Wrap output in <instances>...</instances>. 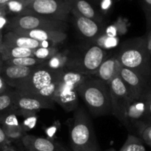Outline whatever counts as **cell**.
Instances as JSON below:
<instances>
[{
  "instance_id": "7c38bea8",
  "label": "cell",
  "mask_w": 151,
  "mask_h": 151,
  "mask_svg": "<svg viewBox=\"0 0 151 151\" xmlns=\"http://www.w3.org/2000/svg\"><path fill=\"white\" fill-rule=\"evenodd\" d=\"M77 88V87L68 85L61 81L59 76L56 91L52 100L55 103L59 104L66 111H75L78 108Z\"/></svg>"
},
{
  "instance_id": "484cf974",
  "label": "cell",
  "mask_w": 151,
  "mask_h": 151,
  "mask_svg": "<svg viewBox=\"0 0 151 151\" xmlns=\"http://www.w3.org/2000/svg\"><path fill=\"white\" fill-rule=\"evenodd\" d=\"M120 38H117V37H110L108 35H105L102 32L101 35H99L97 37L96 40L93 42V44H96V46L102 48V50H110L112 49L118 47V44H119Z\"/></svg>"
},
{
  "instance_id": "9a60e30c",
  "label": "cell",
  "mask_w": 151,
  "mask_h": 151,
  "mask_svg": "<svg viewBox=\"0 0 151 151\" xmlns=\"http://www.w3.org/2000/svg\"><path fill=\"white\" fill-rule=\"evenodd\" d=\"M22 142L25 149H33L38 151H69L60 143L56 142L50 139L28 134L22 139Z\"/></svg>"
},
{
  "instance_id": "d6a6232c",
  "label": "cell",
  "mask_w": 151,
  "mask_h": 151,
  "mask_svg": "<svg viewBox=\"0 0 151 151\" xmlns=\"http://www.w3.org/2000/svg\"><path fill=\"white\" fill-rule=\"evenodd\" d=\"M145 144L147 145L151 148V125H148L143 129L139 135Z\"/></svg>"
},
{
  "instance_id": "e0dca14e",
  "label": "cell",
  "mask_w": 151,
  "mask_h": 151,
  "mask_svg": "<svg viewBox=\"0 0 151 151\" xmlns=\"http://www.w3.org/2000/svg\"><path fill=\"white\" fill-rule=\"evenodd\" d=\"M121 67L122 66L115 55L107 57L100 65L94 76L109 85L111 81L119 75Z\"/></svg>"
},
{
  "instance_id": "e575fe53",
  "label": "cell",
  "mask_w": 151,
  "mask_h": 151,
  "mask_svg": "<svg viewBox=\"0 0 151 151\" xmlns=\"http://www.w3.org/2000/svg\"><path fill=\"white\" fill-rule=\"evenodd\" d=\"M147 106V113L149 119L151 122V90L148 91L144 97Z\"/></svg>"
},
{
  "instance_id": "bcb514c9",
  "label": "cell",
  "mask_w": 151,
  "mask_h": 151,
  "mask_svg": "<svg viewBox=\"0 0 151 151\" xmlns=\"http://www.w3.org/2000/svg\"><path fill=\"white\" fill-rule=\"evenodd\" d=\"M34 1V0H30V1Z\"/></svg>"
},
{
  "instance_id": "5bb4252c",
  "label": "cell",
  "mask_w": 151,
  "mask_h": 151,
  "mask_svg": "<svg viewBox=\"0 0 151 151\" xmlns=\"http://www.w3.org/2000/svg\"><path fill=\"white\" fill-rule=\"evenodd\" d=\"M73 19L76 28L84 38L89 41H93L102 33L105 27L103 23L96 22L88 18L83 17L78 15H73Z\"/></svg>"
},
{
  "instance_id": "d4e9b609",
  "label": "cell",
  "mask_w": 151,
  "mask_h": 151,
  "mask_svg": "<svg viewBox=\"0 0 151 151\" xmlns=\"http://www.w3.org/2000/svg\"><path fill=\"white\" fill-rule=\"evenodd\" d=\"M118 151H146V148L140 137L130 134Z\"/></svg>"
},
{
  "instance_id": "5b68a950",
  "label": "cell",
  "mask_w": 151,
  "mask_h": 151,
  "mask_svg": "<svg viewBox=\"0 0 151 151\" xmlns=\"http://www.w3.org/2000/svg\"><path fill=\"white\" fill-rule=\"evenodd\" d=\"M46 62V61H45ZM60 70H53L45 63L36 66L25 82L15 90L18 92L30 95L46 97L48 87L57 80Z\"/></svg>"
},
{
  "instance_id": "30bf717a",
  "label": "cell",
  "mask_w": 151,
  "mask_h": 151,
  "mask_svg": "<svg viewBox=\"0 0 151 151\" xmlns=\"http://www.w3.org/2000/svg\"><path fill=\"white\" fill-rule=\"evenodd\" d=\"M15 112L16 115L22 113H36L41 109H55L56 103L51 100L36 95L22 94L16 90Z\"/></svg>"
},
{
  "instance_id": "83f0119b",
  "label": "cell",
  "mask_w": 151,
  "mask_h": 151,
  "mask_svg": "<svg viewBox=\"0 0 151 151\" xmlns=\"http://www.w3.org/2000/svg\"><path fill=\"white\" fill-rule=\"evenodd\" d=\"M30 2V0H10L6 3L4 6L7 10V14L13 13L18 16L22 14Z\"/></svg>"
},
{
  "instance_id": "f6af8a7d",
  "label": "cell",
  "mask_w": 151,
  "mask_h": 151,
  "mask_svg": "<svg viewBox=\"0 0 151 151\" xmlns=\"http://www.w3.org/2000/svg\"><path fill=\"white\" fill-rule=\"evenodd\" d=\"M26 151H38V150H33V149H26Z\"/></svg>"
},
{
  "instance_id": "7a4b0ae2",
  "label": "cell",
  "mask_w": 151,
  "mask_h": 151,
  "mask_svg": "<svg viewBox=\"0 0 151 151\" xmlns=\"http://www.w3.org/2000/svg\"><path fill=\"white\" fill-rule=\"evenodd\" d=\"M91 114L94 116L111 114V96L109 85L96 78L89 76L77 88Z\"/></svg>"
},
{
  "instance_id": "8fae6325",
  "label": "cell",
  "mask_w": 151,
  "mask_h": 151,
  "mask_svg": "<svg viewBox=\"0 0 151 151\" xmlns=\"http://www.w3.org/2000/svg\"><path fill=\"white\" fill-rule=\"evenodd\" d=\"M118 75L133 100L144 97L148 91H150L151 81L130 69L122 66Z\"/></svg>"
},
{
  "instance_id": "f35d334b",
  "label": "cell",
  "mask_w": 151,
  "mask_h": 151,
  "mask_svg": "<svg viewBox=\"0 0 151 151\" xmlns=\"http://www.w3.org/2000/svg\"><path fill=\"white\" fill-rule=\"evenodd\" d=\"M7 12L5 8V6L4 5H0V17L4 16H7Z\"/></svg>"
},
{
  "instance_id": "7402d4cb",
  "label": "cell",
  "mask_w": 151,
  "mask_h": 151,
  "mask_svg": "<svg viewBox=\"0 0 151 151\" xmlns=\"http://www.w3.org/2000/svg\"><path fill=\"white\" fill-rule=\"evenodd\" d=\"M0 53L4 61L10 59L21 58L25 57H34L33 50L16 47H2L0 48Z\"/></svg>"
},
{
  "instance_id": "ba28073f",
  "label": "cell",
  "mask_w": 151,
  "mask_h": 151,
  "mask_svg": "<svg viewBox=\"0 0 151 151\" xmlns=\"http://www.w3.org/2000/svg\"><path fill=\"white\" fill-rule=\"evenodd\" d=\"M109 87L111 96V114L125 126L126 113L129 105L133 100V97L119 75L111 81Z\"/></svg>"
},
{
  "instance_id": "9c48e42d",
  "label": "cell",
  "mask_w": 151,
  "mask_h": 151,
  "mask_svg": "<svg viewBox=\"0 0 151 151\" xmlns=\"http://www.w3.org/2000/svg\"><path fill=\"white\" fill-rule=\"evenodd\" d=\"M144 97L132 100L126 113V125L124 127L130 132L136 133L139 135L144 128L151 125L147 113Z\"/></svg>"
},
{
  "instance_id": "1f68e13d",
  "label": "cell",
  "mask_w": 151,
  "mask_h": 151,
  "mask_svg": "<svg viewBox=\"0 0 151 151\" xmlns=\"http://www.w3.org/2000/svg\"><path fill=\"white\" fill-rule=\"evenodd\" d=\"M114 0H100L99 3L100 13L102 14H107L112 9Z\"/></svg>"
},
{
  "instance_id": "ee69618b",
  "label": "cell",
  "mask_w": 151,
  "mask_h": 151,
  "mask_svg": "<svg viewBox=\"0 0 151 151\" xmlns=\"http://www.w3.org/2000/svg\"><path fill=\"white\" fill-rule=\"evenodd\" d=\"M106 151H116V150H115L114 148H110V149H108V150H107Z\"/></svg>"
},
{
  "instance_id": "ab89813d",
  "label": "cell",
  "mask_w": 151,
  "mask_h": 151,
  "mask_svg": "<svg viewBox=\"0 0 151 151\" xmlns=\"http://www.w3.org/2000/svg\"><path fill=\"white\" fill-rule=\"evenodd\" d=\"M1 151H16V150L14 148V147H12L11 145H8L6 147H4V148Z\"/></svg>"
},
{
  "instance_id": "60d3db41",
  "label": "cell",
  "mask_w": 151,
  "mask_h": 151,
  "mask_svg": "<svg viewBox=\"0 0 151 151\" xmlns=\"http://www.w3.org/2000/svg\"><path fill=\"white\" fill-rule=\"evenodd\" d=\"M87 1L90 3V4H99L100 0H87Z\"/></svg>"
},
{
  "instance_id": "ffe728a7",
  "label": "cell",
  "mask_w": 151,
  "mask_h": 151,
  "mask_svg": "<svg viewBox=\"0 0 151 151\" xmlns=\"http://www.w3.org/2000/svg\"><path fill=\"white\" fill-rule=\"evenodd\" d=\"M1 128L4 130L6 136L10 142L21 139L27 134L22 128L21 123L15 113L7 115L1 122Z\"/></svg>"
},
{
  "instance_id": "cb8c5ba5",
  "label": "cell",
  "mask_w": 151,
  "mask_h": 151,
  "mask_svg": "<svg viewBox=\"0 0 151 151\" xmlns=\"http://www.w3.org/2000/svg\"><path fill=\"white\" fill-rule=\"evenodd\" d=\"M70 52H59L49 60H46L45 63L49 68L53 70H62L65 69L68 59Z\"/></svg>"
},
{
  "instance_id": "277c9868",
  "label": "cell",
  "mask_w": 151,
  "mask_h": 151,
  "mask_svg": "<svg viewBox=\"0 0 151 151\" xmlns=\"http://www.w3.org/2000/svg\"><path fill=\"white\" fill-rule=\"evenodd\" d=\"M107 58V51L93 44L76 55H70L69 52V59L65 69L87 76H94Z\"/></svg>"
},
{
  "instance_id": "f546056e",
  "label": "cell",
  "mask_w": 151,
  "mask_h": 151,
  "mask_svg": "<svg viewBox=\"0 0 151 151\" xmlns=\"http://www.w3.org/2000/svg\"><path fill=\"white\" fill-rule=\"evenodd\" d=\"M19 116H23L24 119L21 122L22 128L24 131L27 133V131L33 129L36 126L37 120V116L36 113H30V112H27V113H22L19 114Z\"/></svg>"
},
{
  "instance_id": "d6986e66",
  "label": "cell",
  "mask_w": 151,
  "mask_h": 151,
  "mask_svg": "<svg viewBox=\"0 0 151 151\" xmlns=\"http://www.w3.org/2000/svg\"><path fill=\"white\" fill-rule=\"evenodd\" d=\"M2 45L4 47H22L33 50L41 47L40 41L18 34L13 31H8L3 35Z\"/></svg>"
},
{
  "instance_id": "b9f144b4",
  "label": "cell",
  "mask_w": 151,
  "mask_h": 151,
  "mask_svg": "<svg viewBox=\"0 0 151 151\" xmlns=\"http://www.w3.org/2000/svg\"><path fill=\"white\" fill-rule=\"evenodd\" d=\"M3 64H4V60H3L2 57H1V53H0V72H1V69L2 68Z\"/></svg>"
},
{
  "instance_id": "7bdbcfd3",
  "label": "cell",
  "mask_w": 151,
  "mask_h": 151,
  "mask_svg": "<svg viewBox=\"0 0 151 151\" xmlns=\"http://www.w3.org/2000/svg\"><path fill=\"white\" fill-rule=\"evenodd\" d=\"M10 1V0H0V5H4V4H5L6 3Z\"/></svg>"
},
{
  "instance_id": "2e32d148",
  "label": "cell",
  "mask_w": 151,
  "mask_h": 151,
  "mask_svg": "<svg viewBox=\"0 0 151 151\" xmlns=\"http://www.w3.org/2000/svg\"><path fill=\"white\" fill-rule=\"evenodd\" d=\"M16 33L33 38L38 41H50L58 44L66 40L67 33L64 31L51 30V29H33V30L13 31Z\"/></svg>"
},
{
  "instance_id": "3957f363",
  "label": "cell",
  "mask_w": 151,
  "mask_h": 151,
  "mask_svg": "<svg viewBox=\"0 0 151 151\" xmlns=\"http://www.w3.org/2000/svg\"><path fill=\"white\" fill-rule=\"evenodd\" d=\"M69 134L72 151H101L93 122L83 108L74 111Z\"/></svg>"
},
{
  "instance_id": "4dcf8cb0",
  "label": "cell",
  "mask_w": 151,
  "mask_h": 151,
  "mask_svg": "<svg viewBox=\"0 0 151 151\" xmlns=\"http://www.w3.org/2000/svg\"><path fill=\"white\" fill-rule=\"evenodd\" d=\"M142 10L146 19L147 32L151 29V0H141Z\"/></svg>"
},
{
  "instance_id": "8d00e7d4",
  "label": "cell",
  "mask_w": 151,
  "mask_h": 151,
  "mask_svg": "<svg viewBox=\"0 0 151 151\" xmlns=\"http://www.w3.org/2000/svg\"><path fill=\"white\" fill-rule=\"evenodd\" d=\"M56 131H57V127L56 125H53V126L47 128V130L45 131V133L47 134V136L50 138H52L54 136V134H56Z\"/></svg>"
},
{
  "instance_id": "52a82bcc",
  "label": "cell",
  "mask_w": 151,
  "mask_h": 151,
  "mask_svg": "<svg viewBox=\"0 0 151 151\" xmlns=\"http://www.w3.org/2000/svg\"><path fill=\"white\" fill-rule=\"evenodd\" d=\"M67 22L53 20L37 15H18L9 20L7 29L8 31L51 29L65 32Z\"/></svg>"
},
{
  "instance_id": "4316f807",
  "label": "cell",
  "mask_w": 151,
  "mask_h": 151,
  "mask_svg": "<svg viewBox=\"0 0 151 151\" xmlns=\"http://www.w3.org/2000/svg\"><path fill=\"white\" fill-rule=\"evenodd\" d=\"M45 63L44 60H40L35 57H25L21 58L10 59L4 61V64L10 65V66H23V67H35V66L41 65Z\"/></svg>"
},
{
  "instance_id": "8992f818",
  "label": "cell",
  "mask_w": 151,
  "mask_h": 151,
  "mask_svg": "<svg viewBox=\"0 0 151 151\" xmlns=\"http://www.w3.org/2000/svg\"><path fill=\"white\" fill-rule=\"evenodd\" d=\"M70 14V7L67 0H34L21 15H37L67 22Z\"/></svg>"
},
{
  "instance_id": "44dd1931",
  "label": "cell",
  "mask_w": 151,
  "mask_h": 151,
  "mask_svg": "<svg viewBox=\"0 0 151 151\" xmlns=\"http://www.w3.org/2000/svg\"><path fill=\"white\" fill-rule=\"evenodd\" d=\"M16 90L9 89L0 95V122L7 116L15 112Z\"/></svg>"
},
{
  "instance_id": "f1b7e54d",
  "label": "cell",
  "mask_w": 151,
  "mask_h": 151,
  "mask_svg": "<svg viewBox=\"0 0 151 151\" xmlns=\"http://www.w3.org/2000/svg\"><path fill=\"white\" fill-rule=\"evenodd\" d=\"M59 52V48L57 47H50V48L38 47L36 50H33V56L36 58L46 61L51 58Z\"/></svg>"
},
{
  "instance_id": "4fadbf2b",
  "label": "cell",
  "mask_w": 151,
  "mask_h": 151,
  "mask_svg": "<svg viewBox=\"0 0 151 151\" xmlns=\"http://www.w3.org/2000/svg\"><path fill=\"white\" fill-rule=\"evenodd\" d=\"M35 67L10 66L4 63L0 72V75L9 87L16 89L30 75Z\"/></svg>"
},
{
  "instance_id": "836d02e7",
  "label": "cell",
  "mask_w": 151,
  "mask_h": 151,
  "mask_svg": "<svg viewBox=\"0 0 151 151\" xmlns=\"http://www.w3.org/2000/svg\"><path fill=\"white\" fill-rule=\"evenodd\" d=\"M10 142H11L8 139L4 130L2 129L1 125H0V151L2 150L7 146L10 145Z\"/></svg>"
},
{
  "instance_id": "74e56055",
  "label": "cell",
  "mask_w": 151,
  "mask_h": 151,
  "mask_svg": "<svg viewBox=\"0 0 151 151\" xmlns=\"http://www.w3.org/2000/svg\"><path fill=\"white\" fill-rule=\"evenodd\" d=\"M146 38H147V49L151 54V29L149 31V32H147Z\"/></svg>"
},
{
  "instance_id": "d590c367",
  "label": "cell",
  "mask_w": 151,
  "mask_h": 151,
  "mask_svg": "<svg viewBox=\"0 0 151 151\" xmlns=\"http://www.w3.org/2000/svg\"><path fill=\"white\" fill-rule=\"evenodd\" d=\"M10 87L8 86L7 83H6L5 81H4L1 76L0 75V95L2 94H4V92H6L7 91H8L10 89Z\"/></svg>"
},
{
  "instance_id": "ac0fdd59",
  "label": "cell",
  "mask_w": 151,
  "mask_h": 151,
  "mask_svg": "<svg viewBox=\"0 0 151 151\" xmlns=\"http://www.w3.org/2000/svg\"><path fill=\"white\" fill-rule=\"evenodd\" d=\"M70 7L71 14L78 15L103 23V16L87 0H67Z\"/></svg>"
},
{
  "instance_id": "6da1fadb",
  "label": "cell",
  "mask_w": 151,
  "mask_h": 151,
  "mask_svg": "<svg viewBox=\"0 0 151 151\" xmlns=\"http://www.w3.org/2000/svg\"><path fill=\"white\" fill-rule=\"evenodd\" d=\"M115 57L121 66L151 81V54L147 49L146 35L126 40Z\"/></svg>"
},
{
  "instance_id": "603a6c76",
  "label": "cell",
  "mask_w": 151,
  "mask_h": 151,
  "mask_svg": "<svg viewBox=\"0 0 151 151\" xmlns=\"http://www.w3.org/2000/svg\"><path fill=\"white\" fill-rule=\"evenodd\" d=\"M128 30V23L126 19L122 17H118L113 23L105 27L103 33L110 37L119 38L121 35L127 33Z\"/></svg>"
},
{
  "instance_id": "7dc6e473",
  "label": "cell",
  "mask_w": 151,
  "mask_h": 151,
  "mask_svg": "<svg viewBox=\"0 0 151 151\" xmlns=\"http://www.w3.org/2000/svg\"><path fill=\"white\" fill-rule=\"evenodd\" d=\"M150 90H151V84H150Z\"/></svg>"
}]
</instances>
